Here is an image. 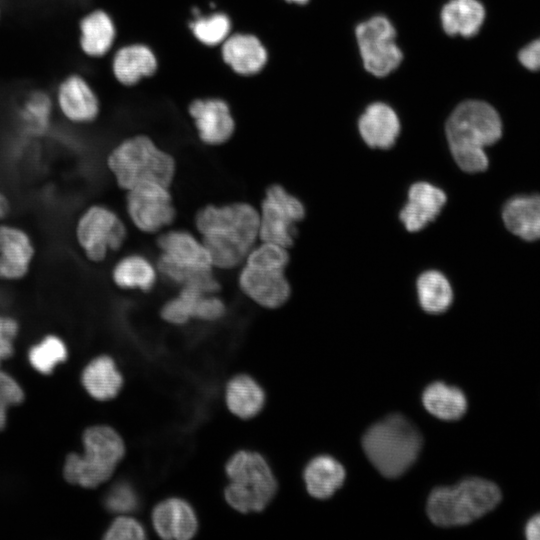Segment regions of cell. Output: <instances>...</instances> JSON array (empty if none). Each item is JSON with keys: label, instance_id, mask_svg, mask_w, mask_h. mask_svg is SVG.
Here are the masks:
<instances>
[{"label": "cell", "instance_id": "6da1fadb", "mask_svg": "<svg viewBox=\"0 0 540 540\" xmlns=\"http://www.w3.org/2000/svg\"><path fill=\"white\" fill-rule=\"evenodd\" d=\"M260 215L249 203L207 205L195 217L213 267L233 269L242 264L259 238Z\"/></svg>", "mask_w": 540, "mask_h": 540}, {"label": "cell", "instance_id": "8d00e7d4", "mask_svg": "<svg viewBox=\"0 0 540 540\" xmlns=\"http://www.w3.org/2000/svg\"><path fill=\"white\" fill-rule=\"evenodd\" d=\"M139 498L136 490L128 482L114 484L104 497L105 507L112 513L128 514L138 507Z\"/></svg>", "mask_w": 540, "mask_h": 540}, {"label": "cell", "instance_id": "f1b7e54d", "mask_svg": "<svg viewBox=\"0 0 540 540\" xmlns=\"http://www.w3.org/2000/svg\"><path fill=\"white\" fill-rule=\"evenodd\" d=\"M112 280L121 289L149 291L156 283L157 271L144 256L131 254L114 265Z\"/></svg>", "mask_w": 540, "mask_h": 540}, {"label": "cell", "instance_id": "9a60e30c", "mask_svg": "<svg viewBox=\"0 0 540 540\" xmlns=\"http://www.w3.org/2000/svg\"><path fill=\"white\" fill-rule=\"evenodd\" d=\"M238 284L248 298L265 308L280 307L290 295V285L284 270L244 264L239 273Z\"/></svg>", "mask_w": 540, "mask_h": 540}, {"label": "cell", "instance_id": "74e56055", "mask_svg": "<svg viewBox=\"0 0 540 540\" xmlns=\"http://www.w3.org/2000/svg\"><path fill=\"white\" fill-rule=\"evenodd\" d=\"M104 538L108 540H142L146 538V531L136 518L121 514L110 524Z\"/></svg>", "mask_w": 540, "mask_h": 540}, {"label": "cell", "instance_id": "ffe728a7", "mask_svg": "<svg viewBox=\"0 0 540 540\" xmlns=\"http://www.w3.org/2000/svg\"><path fill=\"white\" fill-rule=\"evenodd\" d=\"M158 69V60L152 49L142 43L119 47L111 60V71L123 86L136 85L141 79L151 77Z\"/></svg>", "mask_w": 540, "mask_h": 540}, {"label": "cell", "instance_id": "5b68a950", "mask_svg": "<svg viewBox=\"0 0 540 540\" xmlns=\"http://www.w3.org/2000/svg\"><path fill=\"white\" fill-rule=\"evenodd\" d=\"M500 500L495 483L470 477L452 487L434 489L428 497L427 514L440 527L466 525L493 510Z\"/></svg>", "mask_w": 540, "mask_h": 540}, {"label": "cell", "instance_id": "ee69618b", "mask_svg": "<svg viewBox=\"0 0 540 540\" xmlns=\"http://www.w3.org/2000/svg\"><path fill=\"white\" fill-rule=\"evenodd\" d=\"M11 211V203L6 194L0 191V220L5 219Z\"/></svg>", "mask_w": 540, "mask_h": 540}, {"label": "cell", "instance_id": "5bb4252c", "mask_svg": "<svg viewBox=\"0 0 540 540\" xmlns=\"http://www.w3.org/2000/svg\"><path fill=\"white\" fill-rule=\"evenodd\" d=\"M31 236L21 227L0 223V281L22 280L35 256Z\"/></svg>", "mask_w": 540, "mask_h": 540}, {"label": "cell", "instance_id": "7c38bea8", "mask_svg": "<svg viewBox=\"0 0 540 540\" xmlns=\"http://www.w3.org/2000/svg\"><path fill=\"white\" fill-rule=\"evenodd\" d=\"M53 102L66 121L78 125L95 121L101 109L96 91L79 73H70L60 79Z\"/></svg>", "mask_w": 540, "mask_h": 540}, {"label": "cell", "instance_id": "277c9868", "mask_svg": "<svg viewBox=\"0 0 540 540\" xmlns=\"http://www.w3.org/2000/svg\"><path fill=\"white\" fill-rule=\"evenodd\" d=\"M106 163L117 185L127 191L144 182L169 187L176 172L174 158L146 135L123 140L108 154Z\"/></svg>", "mask_w": 540, "mask_h": 540}, {"label": "cell", "instance_id": "f546056e", "mask_svg": "<svg viewBox=\"0 0 540 540\" xmlns=\"http://www.w3.org/2000/svg\"><path fill=\"white\" fill-rule=\"evenodd\" d=\"M417 292L421 308L431 314L446 311L453 300V292L446 277L438 271L430 270L417 280Z\"/></svg>", "mask_w": 540, "mask_h": 540}, {"label": "cell", "instance_id": "9c48e42d", "mask_svg": "<svg viewBox=\"0 0 540 540\" xmlns=\"http://www.w3.org/2000/svg\"><path fill=\"white\" fill-rule=\"evenodd\" d=\"M259 215L260 240L289 248L296 235L295 224L304 218L305 209L282 186L272 185L265 192Z\"/></svg>", "mask_w": 540, "mask_h": 540}, {"label": "cell", "instance_id": "484cf974", "mask_svg": "<svg viewBox=\"0 0 540 540\" xmlns=\"http://www.w3.org/2000/svg\"><path fill=\"white\" fill-rule=\"evenodd\" d=\"M344 467L333 457L319 455L309 461L303 473L307 492L316 499L331 497L344 483Z\"/></svg>", "mask_w": 540, "mask_h": 540}, {"label": "cell", "instance_id": "b9f144b4", "mask_svg": "<svg viewBox=\"0 0 540 540\" xmlns=\"http://www.w3.org/2000/svg\"><path fill=\"white\" fill-rule=\"evenodd\" d=\"M519 61L529 70H540V39L534 40L519 52Z\"/></svg>", "mask_w": 540, "mask_h": 540}, {"label": "cell", "instance_id": "8fae6325", "mask_svg": "<svg viewBox=\"0 0 540 540\" xmlns=\"http://www.w3.org/2000/svg\"><path fill=\"white\" fill-rule=\"evenodd\" d=\"M127 213L136 228L156 233L170 225L176 215L168 187L144 182L127 191Z\"/></svg>", "mask_w": 540, "mask_h": 540}, {"label": "cell", "instance_id": "bcb514c9", "mask_svg": "<svg viewBox=\"0 0 540 540\" xmlns=\"http://www.w3.org/2000/svg\"><path fill=\"white\" fill-rule=\"evenodd\" d=\"M288 2H294V3H299V4H304L306 3L308 0H286Z\"/></svg>", "mask_w": 540, "mask_h": 540}, {"label": "cell", "instance_id": "d6a6232c", "mask_svg": "<svg viewBox=\"0 0 540 540\" xmlns=\"http://www.w3.org/2000/svg\"><path fill=\"white\" fill-rule=\"evenodd\" d=\"M28 356L38 372L49 374L58 363L65 361L67 348L59 337L48 335L30 348Z\"/></svg>", "mask_w": 540, "mask_h": 540}, {"label": "cell", "instance_id": "836d02e7", "mask_svg": "<svg viewBox=\"0 0 540 540\" xmlns=\"http://www.w3.org/2000/svg\"><path fill=\"white\" fill-rule=\"evenodd\" d=\"M54 102L50 99L39 96H31L23 104L21 119L25 129L32 134L41 135L50 124L51 111Z\"/></svg>", "mask_w": 540, "mask_h": 540}, {"label": "cell", "instance_id": "e575fe53", "mask_svg": "<svg viewBox=\"0 0 540 540\" xmlns=\"http://www.w3.org/2000/svg\"><path fill=\"white\" fill-rule=\"evenodd\" d=\"M204 293L191 287H181L178 296L168 300L161 308L162 319L173 325H184L193 319L196 298Z\"/></svg>", "mask_w": 540, "mask_h": 540}, {"label": "cell", "instance_id": "603a6c76", "mask_svg": "<svg viewBox=\"0 0 540 540\" xmlns=\"http://www.w3.org/2000/svg\"><path fill=\"white\" fill-rule=\"evenodd\" d=\"M503 222L514 235L526 240L540 239V195L511 198L502 212Z\"/></svg>", "mask_w": 540, "mask_h": 540}, {"label": "cell", "instance_id": "f6af8a7d", "mask_svg": "<svg viewBox=\"0 0 540 540\" xmlns=\"http://www.w3.org/2000/svg\"><path fill=\"white\" fill-rule=\"evenodd\" d=\"M6 407V405L0 402V430H2L6 424Z\"/></svg>", "mask_w": 540, "mask_h": 540}, {"label": "cell", "instance_id": "d590c367", "mask_svg": "<svg viewBox=\"0 0 540 540\" xmlns=\"http://www.w3.org/2000/svg\"><path fill=\"white\" fill-rule=\"evenodd\" d=\"M245 264L268 269L285 270L289 262L287 248L269 242L255 245L248 253Z\"/></svg>", "mask_w": 540, "mask_h": 540}, {"label": "cell", "instance_id": "d6986e66", "mask_svg": "<svg viewBox=\"0 0 540 540\" xmlns=\"http://www.w3.org/2000/svg\"><path fill=\"white\" fill-rule=\"evenodd\" d=\"M78 32L79 48L89 58L106 56L117 34L112 16L101 8L91 10L80 18Z\"/></svg>", "mask_w": 540, "mask_h": 540}, {"label": "cell", "instance_id": "3957f363", "mask_svg": "<svg viewBox=\"0 0 540 540\" xmlns=\"http://www.w3.org/2000/svg\"><path fill=\"white\" fill-rule=\"evenodd\" d=\"M422 443L419 430L401 414L376 422L362 438L367 458L387 478L403 475L416 461Z\"/></svg>", "mask_w": 540, "mask_h": 540}, {"label": "cell", "instance_id": "2e32d148", "mask_svg": "<svg viewBox=\"0 0 540 540\" xmlns=\"http://www.w3.org/2000/svg\"><path fill=\"white\" fill-rule=\"evenodd\" d=\"M154 531L163 539L188 540L198 531V518L193 507L184 499L171 497L152 509Z\"/></svg>", "mask_w": 540, "mask_h": 540}, {"label": "cell", "instance_id": "52a82bcc", "mask_svg": "<svg viewBox=\"0 0 540 540\" xmlns=\"http://www.w3.org/2000/svg\"><path fill=\"white\" fill-rule=\"evenodd\" d=\"M84 453H70L64 464V477L85 488L108 481L123 459L126 449L120 434L106 425L89 427L83 434Z\"/></svg>", "mask_w": 540, "mask_h": 540}, {"label": "cell", "instance_id": "4fadbf2b", "mask_svg": "<svg viewBox=\"0 0 540 540\" xmlns=\"http://www.w3.org/2000/svg\"><path fill=\"white\" fill-rule=\"evenodd\" d=\"M188 113L194 121L200 140L207 145L224 144L235 131L234 117L223 99H194L188 106Z\"/></svg>", "mask_w": 540, "mask_h": 540}, {"label": "cell", "instance_id": "83f0119b", "mask_svg": "<svg viewBox=\"0 0 540 540\" xmlns=\"http://www.w3.org/2000/svg\"><path fill=\"white\" fill-rule=\"evenodd\" d=\"M485 9L478 0H451L442 9L441 21L449 35L471 37L478 33Z\"/></svg>", "mask_w": 540, "mask_h": 540}, {"label": "cell", "instance_id": "1f68e13d", "mask_svg": "<svg viewBox=\"0 0 540 540\" xmlns=\"http://www.w3.org/2000/svg\"><path fill=\"white\" fill-rule=\"evenodd\" d=\"M188 27L192 36L201 44L214 47L221 45L230 35L232 22L223 12H214L209 15H199L190 20Z\"/></svg>", "mask_w": 540, "mask_h": 540}, {"label": "cell", "instance_id": "ba28073f", "mask_svg": "<svg viewBox=\"0 0 540 540\" xmlns=\"http://www.w3.org/2000/svg\"><path fill=\"white\" fill-rule=\"evenodd\" d=\"M127 238V229L120 217L105 205L94 204L84 210L75 224V239L84 256L93 263L117 251Z\"/></svg>", "mask_w": 540, "mask_h": 540}, {"label": "cell", "instance_id": "e0dca14e", "mask_svg": "<svg viewBox=\"0 0 540 540\" xmlns=\"http://www.w3.org/2000/svg\"><path fill=\"white\" fill-rule=\"evenodd\" d=\"M220 54L223 62L236 74L253 76L267 63V50L254 34L234 33L221 44Z\"/></svg>", "mask_w": 540, "mask_h": 540}, {"label": "cell", "instance_id": "7402d4cb", "mask_svg": "<svg viewBox=\"0 0 540 540\" xmlns=\"http://www.w3.org/2000/svg\"><path fill=\"white\" fill-rule=\"evenodd\" d=\"M359 132L367 145L388 149L400 132V122L394 110L384 103L367 107L359 119Z\"/></svg>", "mask_w": 540, "mask_h": 540}, {"label": "cell", "instance_id": "ab89813d", "mask_svg": "<svg viewBox=\"0 0 540 540\" xmlns=\"http://www.w3.org/2000/svg\"><path fill=\"white\" fill-rule=\"evenodd\" d=\"M18 332V321L10 315L0 314V364L12 356Z\"/></svg>", "mask_w": 540, "mask_h": 540}, {"label": "cell", "instance_id": "44dd1931", "mask_svg": "<svg viewBox=\"0 0 540 540\" xmlns=\"http://www.w3.org/2000/svg\"><path fill=\"white\" fill-rule=\"evenodd\" d=\"M445 203L446 194L441 189L426 182L415 183L409 189L400 219L408 231H419L439 215Z\"/></svg>", "mask_w": 540, "mask_h": 540}, {"label": "cell", "instance_id": "7a4b0ae2", "mask_svg": "<svg viewBox=\"0 0 540 540\" xmlns=\"http://www.w3.org/2000/svg\"><path fill=\"white\" fill-rule=\"evenodd\" d=\"M446 135L459 168L467 173H478L488 167L484 148L500 139L502 122L488 103L468 100L451 113L446 124Z\"/></svg>", "mask_w": 540, "mask_h": 540}, {"label": "cell", "instance_id": "8992f818", "mask_svg": "<svg viewBox=\"0 0 540 540\" xmlns=\"http://www.w3.org/2000/svg\"><path fill=\"white\" fill-rule=\"evenodd\" d=\"M229 480L224 489L228 505L240 513L260 512L271 502L277 481L266 459L259 453L240 450L225 465Z\"/></svg>", "mask_w": 540, "mask_h": 540}, {"label": "cell", "instance_id": "60d3db41", "mask_svg": "<svg viewBox=\"0 0 540 540\" xmlns=\"http://www.w3.org/2000/svg\"><path fill=\"white\" fill-rule=\"evenodd\" d=\"M24 393L20 385L9 374L0 371V402L16 405L22 402Z\"/></svg>", "mask_w": 540, "mask_h": 540}, {"label": "cell", "instance_id": "4316f807", "mask_svg": "<svg viewBox=\"0 0 540 540\" xmlns=\"http://www.w3.org/2000/svg\"><path fill=\"white\" fill-rule=\"evenodd\" d=\"M422 403L431 415L444 421L460 419L467 409L463 391L444 382H434L427 386L422 394Z\"/></svg>", "mask_w": 540, "mask_h": 540}, {"label": "cell", "instance_id": "7dc6e473", "mask_svg": "<svg viewBox=\"0 0 540 540\" xmlns=\"http://www.w3.org/2000/svg\"><path fill=\"white\" fill-rule=\"evenodd\" d=\"M0 16H1V9H0Z\"/></svg>", "mask_w": 540, "mask_h": 540}, {"label": "cell", "instance_id": "7bdbcfd3", "mask_svg": "<svg viewBox=\"0 0 540 540\" xmlns=\"http://www.w3.org/2000/svg\"><path fill=\"white\" fill-rule=\"evenodd\" d=\"M524 534L529 540H540V513L532 516L527 521Z\"/></svg>", "mask_w": 540, "mask_h": 540}, {"label": "cell", "instance_id": "d4e9b609", "mask_svg": "<svg viewBox=\"0 0 540 540\" xmlns=\"http://www.w3.org/2000/svg\"><path fill=\"white\" fill-rule=\"evenodd\" d=\"M81 380L90 396L99 401L117 396L124 381L115 361L108 355H101L89 362Z\"/></svg>", "mask_w": 540, "mask_h": 540}, {"label": "cell", "instance_id": "30bf717a", "mask_svg": "<svg viewBox=\"0 0 540 540\" xmlns=\"http://www.w3.org/2000/svg\"><path fill=\"white\" fill-rule=\"evenodd\" d=\"M395 29L383 16L373 17L356 28L364 67L375 76H385L398 67L402 52L395 42Z\"/></svg>", "mask_w": 540, "mask_h": 540}, {"label": "cell", "instance_id": "4dcf8cb0", "mask_svg": "<svg viewBox=\"0 0 540 540\" xmlns=\"http://www.w3.org/2000/svg\"><path fill=\"white\" fill-rule=\"evenodd\" d=\"M157 270L169 281L181 287H191L208 294H216L220 283L212 269H190L171 264L161 258L157 261Z\"/></svg>", "mask_w": 540, "mask_h": 540}, {"label": "cell", "instance_id": "cb8c5ba5", "mask_svg": "<svg viewBox=\"0 0 540 540\" xmlns=\"http://www.w3.org/2000/svg\"><path fill=\"white\" fill-rule=\"evenodd\" d=\"M225 403L228 410L238 418L250 419L263 409L265 392L254 378L238 374L226 384Z\"/></svg>", "mask_w": 540, "mask_h": 540}, {"label": "cell", "instance_id": "ac0fdd59", "mask_svg": "<svg viewBox=\"0 0 540 540\" xmlns=\"http://www.w3.org/2000/svg\"><path fill=\"white\" fill-rule=\"evenodd\" d=\"M159 258L179 267L212 269V263L202 240L184 230H170L157 239Z\"/></svg>", "mask_w": 540, "mask_h": 540}, {"label": "cell", "instance_id": "f35d334b", "mask_svg": "<svg viewBox=\"0 0 540 540\" xmlns=\"http://www.w3.org/2000/svg\"><path fill=\"white\" fill-rule=\"evenodd\" d=\"M225 303L215 294H201L194 305L193 318L213 322L224 317Z\"/></svg>", "mask_w": 540, "mask_h": 540}]
</instances>
